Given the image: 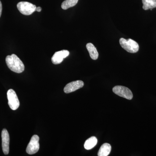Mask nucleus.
I'll use <instances>...</instances> for the list:
<instances>
[{"label": "nucleus", "instance_id": "f257e3e1", "mask_svg": "<svg viewBox=\"0 0 156 156\" xmlns=\"http://www.w3.org/2000/svg\"><path fill=\"white\" fill-rule=\"evenodd\" d=\"M6 62L8 67L14 72L20 73L24 70V65L19 57L14 54L7 56Z\"/></svg>", "mask_w": 156, "mask_h": 156}, {"label": "nucleus", "instance_id": "f03ea898", "mask_svg": "<svg viewBox=\"0 0 156 156\" xmlns=\"http://www.w3.org/2000/svg\"><path fill=\"white\" fill-rule=\"evenodd\" d=\"M119 43L121 47L129 53H135L139 50V45L132 39L126 40L121 38L119 40Z\"/></svg>", "mask_w": 156, "mask_h": 156}, {"label": "nucleus", "instance_id": "7ed1b4c3", "mask_svg": "<svg viewBox=\"0 0 156 156\" xmlns=\"http://www.w3.org/2000/svg\"><path fill=\"white\" fill-rule=\"evenodd\" d=\"M17 8L21 14L24 15H30L36 11L37 7L32 3L26 2H20Z\"/></svg>", "mask_w": 156, "mask_h": 156}, {"label": "nucleus", "instance_id": "20e7f679", "mask_svg": "<svg viewBox=\"0 0 156 156\" xmlns=\"http://www.w3.org/2000/svg\"><path fill=\"white\" fill-rule=\"evenodd\" d=\"M113 92L115 94L120 97L124 98L126 99L131 100L133 98V95L130 89L123 86H115L113 88Z\"/></svg>", "mask_w": 156, "mask_h": 156}, {"label": "nucleus", "instance_id": "39448f33", "mask_svg": "<svg viewBox=\"0 0 156 156\" xmlns=\"http://www.w3.org/2000/svg\"><path fill=\"white\" fill-rule=\"evenodd\" d=\"M7 97L10 108L13 110L17 109L20 106V102L17 94L13 89H10L8 91Z\"/></svg>", "mask_w": 156, "mask_h": 156}, {"label": "nucleus", "instance_id": "423d86ee", "mask_svg": "<svg viewBox=\"0 0 156 156\" xmlns=\"http://www.w3.org/2000/svg\"><path fill=\"white\" fill-rule=\"evenodd\" d=\"M39 137L38 135H34L31 139L26 149V152L29 154H34L38 151L40 148Z\"/></svg>", "mask_w": 156, "mask_h": 156}, {"label": "nucleus", "instance_id": "0eeeda50", "mask_svg": "<svg viewBox=\"0 0 156 156\" xmlns=\"http://www.w3.org/2000/svg\"><path fill=\"white\" fill-rule=\"evenodd\" d=\"M69 54V51L67 50H62L55 52L51 58V60L53 64H60L63 61V59L67 57Z\"/></svg>", "mask_w": 156, "mask_h": 156}, {"label": "nucleus", "instance_id": "6e6552de", "mask_svg": "<svg viewBox=\"0 0 156 156\" xmlns=\"http://www.w3.org/2000/svg\"><path fill=\"white\" fill-rule=\"evenodd\" d=\"M2 147L3 152L5 155L8 154L9 152L10 136L8 131L6 129H3L2 133Z\"/></svg>", "mask_w": 156, "mask_h": 156}, {"label": "nucleus", "instance_id": "1a4fd4ad", "mask_svg": "<svg viewBox=\"0 0 156 156\" xmlns=\"http://www.w3.org/2000/svg\"><path fill=\"white\" fill-rule=\"evenodd\" d=\"M84 86V83L82 81L77 80L71 82L65 87L64 92L66 93H69L74 92L80 89Z\"/></svg>", "mask_w": 156, "mask_h": 156}, {"label": "nucleus", "instance_id": "9d476101", "mask_svg": "<svg viewBox=\"0 0 156 156\" xmlns=\"http://www.w3.org/2000/svg\"><path fill=\"white\" fill-rule=\"evenodd\" d=\"M90 57L93 60H96L98 57V53L97 49L92 43H88L86 46Z\"/></svg>", "mask_w": 156, "mask_h": 156}, {"label": "nucleus", "instance_id": "9b49d317", "mask_svg": "<svg viewBox=\"0 0 156 156\" xmlns=\"http://www.w3.org/2000/svg\"><path fill=\"white\" fill-rule=\"evenodd\" d=\"M112 147L110 144L105 143L101 147L98 151V156H107L110 153Z\"/></svg>", "mask_w": 156, "mask_h": 156}, {"label": "nucleus", "instance_id": "f8f14e48", "mask_svg": "<svg viewBox=\"0 0 156 156\" xmlns=\"http://www.w3.org/2000/svg\"><path fill=\"white\" fill-rule=\"evenodd\" d=\"M97 139L95 136H92L87 139L84 144V147L87 150L92 149L97 144Z\"/></svg>", "mask_w": 156, "mask_h": 156}, {"label": "nucleus", "instance_id": "ddd939ff", "mask_svg": "<svg viewBox=\"0 0 156 156\" xmlns=\"http://www.w3.org/2000/svg\"><path fill=\"white\" fill-rule=\"evenodd\" d=\"M143 6V9L144 10L152 9L156 8V0H142Z\"/></svg>", "mask_w": 156, "mask_h": 156}, {"label": "nucleus", "instance_id": "4468645a", "mask_svg": "<svg viewBox=\"0 0 156 156\" xmlns=\"http://www.w3.org/2000/svg\"><path fill=\"white\" fill-rule=\"evenodd\" d=\"M79 0H65L62 3L61 8L63 10H67L74 7L77 4Z\"/></svg>", "mask_w": 156, "mask_h": 156}, {"label": "nucleus", "instance_id": "2eb2a0df", "mask_svg": "<svg viewBox=\"0 0 156 156\" xmlns=\"http://www.w3.org/2000/svg\"><path fill=\"white\" fill-rule=\"evenodd\" d=\"M2 3L0 1V17L2 15Z\"/></svg>", "mask_w": 156, "mask_h": 156}, {"label": "nucleus", "instance_id": "dca6fc26", "mask_svg": "<svg viewBox=\"0 0 156 156\" xmlns=\"http://www.w3.org/2000/svg\"><path fill=\"white\" fill-rule=\"evenodd\" d=\"M41 8L40 7H37V8H36V11H38V12H41Z\"/></svg>", "mask_w": 156, "mask_h": 156}]
</instances>
